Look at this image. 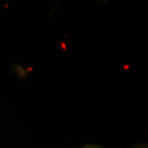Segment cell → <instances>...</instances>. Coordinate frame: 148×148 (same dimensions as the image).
I'll list each match as a JSON object with an SVG mask.
<instances>
[{
	"mask_svg": "<svg viewBox=\"0 0 148 148\" xmlns=\"http://www.w3.org/2000/svg\"><path fill=\"white\" fill-rule=\"evenodd\" d=\"M73 148H103V147L101 145H97V144H87V145L81 147H73Z\"/></svg>",
	"mask_w": 148,
	"mask_h": 148,
	"instance_id": "6da1fadb",
	"label": "cell"
},
{
	"mask_svg": "<svg viewBox=\"0 0 148 148\" xmlns=\"http://www.w3.org/2000/svg\"><path fill=\"white\" fill-rule=\"evenodd\" d=\"M130 148H148V145L146 143H140V144H136V145Z\"/></svg>",
	"mask_w": 148,
	"mask_h": 148,
	"instance_id": "7a4b0ae2",
	"label": "cell"
}]
</instances>
